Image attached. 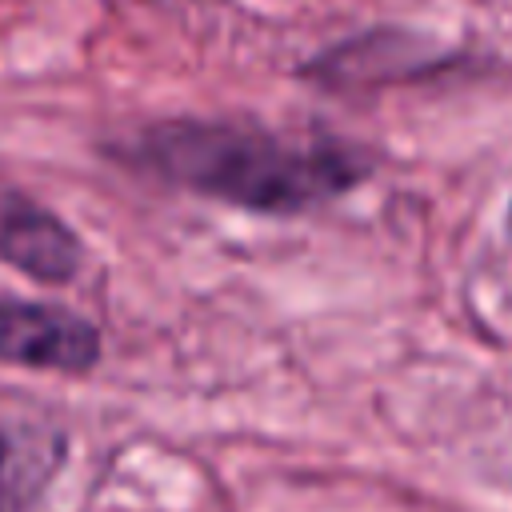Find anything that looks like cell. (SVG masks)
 Returning <instances> with one entry per match:
<instances>
[{
	"instance_id": "2",
	"label": "cell",
	"mask_w": 512,
	"mask_h": 512,
	"mask_svg": "<svg viewBox=\"0 0 512 512\" xmlns=\"http://www.w3.org/2000/svg\"><path fill=\"white\" fill-rule=\"evenodd\" d=\"M0 360L80 376L100 360V332L60 304L0 296Z\"/></svg>"
},
{
	"instance_id": "5",
	"label": "cell",
	"mask_w": 512,
	"mask_h": 512,
	"mask_svg": "<svg viewBox=\"0 0 512 512\" xmlns=\"http://www.w3.org/2000/svg\"><path fill=\"white\" fill-rule=\"evenodd\" d=\"M508 228H512V204H508Z\"/></svg>"
},
{
	"instance_id": "4",
	"label": "cell",
	"mask_w": 512,
	"mask_h": 512,
	"mask_svg": "<svg viewBox=\"0 0 512 512\" xmlns=\"http://www.w3.org/2000/svg\"><path fill=\"white\" fill-rule=\"evenodd\" d=\"M44 484V460H32L20 440L0 428V512H28L36 488Z\"/></svg>"
},
{
	"instance_id": "1",
	"label": "cell",
	"mask_w": 512,
	"mask_h": 512,
	"mask_svg": "<svg viewBox=\"0 0 512 512\" xmlns=\"http://www.w3.org/2000/svg\"><path fill=\"white\" fill-rule=\"evenodd\" d=\"M132 160L168 184L252 212H304L368 176V156L340 140H300L252 124L164 120L136 136Z\"/></svg>"
},
{
	"instance_id": "3",
	"label": "cell",
	"mask_w": 512,
	"mask_h": 512,
	"mask_svg": "<svg viewBox=\"0 0 512 512\" xmlns=\"http://www.w3.org/2000/svg\"><path fill=\"white\" fill-rule=\"evenodd\" d=\"M0 260L32 280L64 284L80 272V236L44 204L16 188H0Z\"/></svg>"
}]
</instances>
